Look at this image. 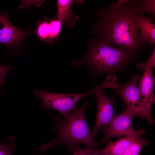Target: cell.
<instances>
[{"mask_svg":"<svg viewBox=\"0 0 155 155\" xmlns=\"http://www.w3.org/2000/svg\"><path fill=\"white\" fill-rule=\"evenodd\" d=\"M31 33L14 26L9 20L7 13L0 12V44L15 47Z\"/></svg>","mask_w":155,"mask_h":155,"instance_id":"obj_8","label":"cell"},{"mask_svg":"<svg viewBox=\"0 0 155 155\" xmlns=\"http://www.w3.org/2000/svg\"><path fill=\"white\" fill-rule=\"evenodd\" d=\"M34 155H42L40 154H34Z\"/></svg>","mask_w":155,"mask_h":155,"instance_id":"obj_21","label":"cell"},{"mask_svg":"<svg viewBox=\"0 0 155 155\" xmlns=\"http://www.w3.org/2000/svg\"><path fill=\"white\" fill-rule=\"evenodd\" d=\"M138 8L139 16L147 13L154 17L155 16V0H140Z\"/></svg>","mask_w":155,"mask_h":155,"instance_id":"obj_13","label":"cell"},{"mask_svg":"<svg viewBox=\"0 0 155 155\" xmlns=\"http://www.w3.org/2000/svg\"><path fill=\"white\" fill-rule=\"evenodd\" d=\"M11 68L10 66L0 64V93L1 88L5 82V78Z\"/></svg>","mask_w":155,"mask_h":155,"instance_id":"obj_20","label":"cell"},{"mask_svg":"<svg viewBox=\"0 0 155 155\" xmlns=\"http://www.w3.org/2000/svg\"><path fill=\"white\" fill-rule=\"evenodd\" d=\"M96 86L92 90L79 94H63L45 91L43 90H35L33 93L42 101V109L47 110L53 108L61 113L65 117L74 108L77 103L86 96L92 95L98 91Z\"/></svg>","mask_w":155,"mask_h":155,"instance_id":"obj_5","label":"cell"},{"mask_svg":"<svg viewBox=\"0 0 155 155\" xmlns=\"http://www.w3.org/2000/svg\"><path fill=\"white\" fill-rule=\"evenodd\" d=\"M134 116L129 111L125 109L118 115H115L111 122L101 128L104 136L102 143L107 142L111 138L123 136H129L136 133L133 129L132 119Z\"/></svg>","mask_w":155,"mask_h":155,"instance_id":"obj_6","label":"cell"},{"mask_svg":"<svg viewBox=\"0 0 155 155\" xmlns=\"http://www.w3.org/2000/svg\"><path fill=\"white\" fill-rule=\"evenodd\" d=\"M154 78L152 75V69H148L145 71L139 82L138 87L141 96L150 106L155 100L154 93Z\"/></svg>","mask_w":155,"mask_h":155,"instance_id":"obj_11","label":"cell"},{"mask_svg":"<svg viewBox=\"0 0 155 155\" xmlns=\"http://www.w3.org/2000/svg\"><path fill=\"white\" fill-rule=\"evenodd\" d=\"M88 50L80 59L73 61L76 67L84 64L95 77L104 74L115 75L125 70L136 57L124 50L108 44L97 38H90Z\"/></svg>","mask_w":155,"mask_h":155,"instance_id":"obj_2","label":"cell"},{"mask_svg":"<svg viewBox=\"0 0 155 155\" xmlns=\"http://www.w3.org/2000/svg\"><path fill=\"white\" fill-rule=\"evenodd\" d=\"M16 137L11 136L9 137L7 144L0 142V155H13L16 148Z\"/></svg>","mask_w":155,"mask_h":155,"instance_id":"obj_16","label":"cell"},{"mask_svg":"<svg viewBox=\"0 0 155 155\" xmlns=\"http://www.w3.org/2000/svg\"><path fill=\"white\" fill-rule=\"evenodd\" d=\"M145 132L142 128L137 130L133 135L126 136L114 142H109L101 152L104 155H122L131 144Z\"/></svg>","mask_w":155,"mask_h":155,"instance_id":"obj_9","label":"cell"},{"mask_svg":"<svg viewBox=\"0 0 155 155\" xmlns=\"http://www.w3.org/2000/svg\"><path fill=\"white\" fill-rule=\"evenodd\" d=\"M91 95L80 108H75L66 116L61 119L55 117V126L52 130L57 132V135L53 140L39 146L41 152L54 145L63 144L68 148L80 144L86 147L100 149L95 142L86 121L85 115L86 107Z\"/></svg>","mask_w":155,"mask_h":155,"instance_id":"obj_3","label":"cell"},{"mask_svg":"<svg viewBox=\"0 0 155 155\" xmlns=\"http://www.w3.org/2000/svg\"><path fill=\"white\" fill-rule=\"evenodd\" d=\"M148 143L147 140L139 137L131 144L122 155H139L143 147Z\"/></svg>","mask_w":155,"mask_h":155,"instance_id":"obj_14","label":"cell"},{"mask_svg":"<svg viewBox=\"0 0 155 155\" xmlns=\"http://www.w3.org/2000/svg\"><path fill=\"white\" fill-rule=\"evenodd\" d=\"M73 1L71 0L57 1L58 19L64 26L69 27H73L78 18V16L72 12V7Z\"/></svg>","mask_w":155,"mask_h":155,"instance_id":"obj_12","label":"cell"},{"mask_svg":"<svg viewBox=\"0 0 155 155\" xmlns=\"http://www.w3.org/2000/svg\"><path fill=\"white\" fill-rule=\"evenodd\" d=\"M140 1L127 0L119 6L116 2L107 8H100L95 13L97 20L93 30L96 38L136 57L138 56L146 45L142 41L135 24L139 16Z\"/></svg>","mask_w":155,"mask_h":155,"instance_id":"obj_1","label":"cell"},{"mask_svg":"<svg viewBox=\"0 0 155 155\" xmlns=\"http://www.w3.org/2000/svg\"><path fill=\"white\" fill-rule=\"evenodd\" d=\"M153 17L147 18L144 16H138L135 20L136 27L142 41L146 45L155 44V25L152 20Z\"/></svg>","mask_w":155,"mask_h":155,"instance_id":"obj_10","label":"cell"},{"mask_svg":"<svg viewBox=\"0 0 155 155\" xmlns=\"http://www.w3.org/2000/svg\"><path fill=\"white\" fill-rule=\"evenodd\" d=\"M95 93L97 98V111L95 126L92 133L94 137L103 126L108 124L113 118L115 115L113 105L116 101L114 97H108L102 90Z\"/></svg>","mask_w":155,"mask_h":155,"instance_id":"obj_7","label":"cell"},{"mask_svg":"<svg viewBox=\"0 0 155 155\" xmlns=\"http://www.w3.org/2000/svg\"><path fill=\"white\" fill-rule=\"evenodd\" d=\"M136 67L142 71H145L148 69H152L155 67V46L149 59L146 62H140L136 65Z\"/></svg>","mask_w":155,"mask_h":155,"instance_id":"obj_18","label":"cell"},{"mask_svg":"<svg viewBox=\"0 0 155 155\" xmlns=\"http://www.w3.org/2000/svg\"><path fill=\"white\" fill-rule=\"evenodd\" d=\"M73 155H104L100 149L86 147L85 148L79 146H74L68 148Z\"/></svg>","mask_w":155,"mask_h":155,"instance_id":"obj_15","label":"cell"},{"mask_svg":"<svg viewBox=\"0 0 155 155\" xmlns=\"http://www.w3.org/2000/svg\"><path fill=\"white\" fill-rule=\"evenodd\" d=\"M49 23L46 21L41 22L38 24L36 29L38 37L44 41L48 39V37Z\"/></svg>","mask_w":155,"mask_h":155,"instance_id":"obj_19","label":"cell"},{"mask_svg":"<svg viewBox=\"0 0 155 155\" xmlns=\"http://www.w3.org/2000/svg\"><path fill=\"white\" fill-rule=\"evenodd\" d=\"M61 21L59 19L51 20L49 23V40H52L57 38L61 31ZM48 40V39H47Z\"/></svg>","mask_w":155,"mask_h":155,"instance_id":"obj_17","label":"cell"},{"mask_svg":"<svg viewBox=\"0 0 155 155\" xmlns=\"http://www.w3.org/2000/svg\"><path fill=\"white\" fill-rule=\"evenodd\" d=\"M138 74L135 75L123 85L116 90V94L122 99L126 109L135 116L145 120L149 125L154 123L149 106L141 95L138 85Z\"/></svg>","mask_w":155,"mask_h":155,"instance_id":"obj_4","label":"cell"}]
</instances>
